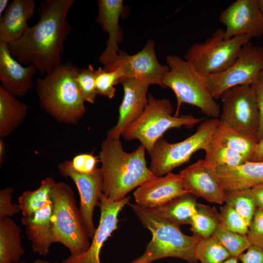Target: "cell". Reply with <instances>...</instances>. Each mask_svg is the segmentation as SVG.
<instances>
[{
	"mask_svg": "<svg viewBox=\"0 0 263 263\" xmlns=\"http://www.w3.org/2000/svg\"><path fill=\"white\" fill-rule=\"evenodd\" d=\"M254 194L257 207L263 210V184L251 188Z\"/></svg>",
	"mask_w": 263,
	"mask_h": 263,
	"instance_id": "b9f144b4",
	"label": "cell"
},
{
	"mask_svg": "<svg viewBox=\"0 0 263 263\" xmlns=\"http://www.w3.org/2000/svg\"><path fill=\"white\" fill-rule=\"evenodd\" d=\"M5 150V146L2 139H0V164L3 163L4 155Z\"/></svg>",
	"mask_w": 263,
	"mask_h": 263,
	"instance_id": "f6af8a7d",
	"label": "cell"
},
{
	"mask_svg": "<svg viewBox=\"0 0 263 263\" xmlns=\"http://www.w3.org/2000/svg\"><path fill=\"white\" fill-rule=\"evenodd\" d=\"M258 3L260 11L263 18V0H258Z\"/></svg>",
	"mask_w": 263,
	"mask_h": 263,
	"instance_id": "c3c4849f",
	"label": "cell"
},
{
	"mask_svg": "<svg viewBox=\"0 0 263 263\" xmlns=\"http://www.w3.org/2000/svg\"><path fill=\"white\" fill-rule=\"evenodd\" d=\"M122 74L119 70L112 71H105L99 67L95 73V87L97 94L113 98L116 92L114 86L119 83Z\"/></svg>",
	"mask_w": 263,
	"mask_h": 263,
	"instance_id": "836d02e7",
	"label": "cell"
},
{
	"mask_svg": "<svg viewBox=\"0 0 263 263\" xmlns=\"http://www.w3.org/2000/svg\"><path fill=\"white\" fill-rule=\"evenodd\" d=\"M219 98L223 104L219 120L257 137L260 114L251 86L232 87L223 93Z\"/></svg>",
	"mask_w": 263,
	"mask_h": 263,
	"instance_id": "8fae6325",
	"label": "cell"
},
{
	"mask_svg": "<svg viewBox=\"0 0 263 263\" xmlns=\"http://www.w3.org/2000/svg\"><path fill=\"white\" fill-rule=\"evenodd\" d=\"M173 106L168 99H156L150 94L144 112L127 126L122 136L127 140H139L149 152L169 129L191 128L202 121L191 115L173 116Z\"/></svg>",
	"mask_w": 263,
	"mask_h": 263,
	"instance_id": "52a82bcc",
	"label": "cell"
},
{
	"mask_svg": "<svg viewBox=\"0 0 263 263\" xmlns=\"http://www.w3.org/2000/svg\"><path fill=\"white\" fill-rule=\"evenodd\" d=\"M180 175L185 189L210 203H225V191L218 178L217 169L204 159L181 170Z\"/></svg>",
	"mask_w": 263,
	"mask_h": 263,
	"instance_id": "2e32d148",
	"label": "cell"
},
{
	"mask_svg": "<svg viewBox=\"0 0 263 263\" xmlns=\"http://www.w3.org/2000/svg\"><path fill=\"white\" fill-rule=\"evenodd\" d=\"M238 258L231 256L222 263H238Z\"/></svg>",
	"mask_w": 263,
	"mask_h": 263,
	"instance_id": "7dc6e473",
	"label": "cell"
},
{
	"mask_svg": "<svg viewBox=\"0 0 263 263\" xmlns=\"http://www.w3.org/2000/svg\"><path fill=\"white\" fill-rule=\"evenodd\" d=\"M213 138L239 152L247 162L252 161L259 142L256 136L242 132L220 120Z\"/></svg>",
	"mask_w": 263,
	"mask_h": 263,
	"instance_id": "cb8c5ba5",
	"label": "cell"
},
{
	"mask_svg": "<svg viewBox=\"0 0 263 263\" xmlns=\"http://www.w3.org/2000/svg\"><path fill=\"white\" fill-rule=\"evenodd\" d=\"M142 225L152 234L144 254L149 263L165 258H175L188 263H198L194 251L202 239L183 233L180 226L165 219L152 209L129 204Z\"/></svg>",
	"mask_w": 263,
	"mask_h": 263,
	"instance_id": "277c9868",
	"label": "cell"
},
{
	"mask_svg": "<svg viewBox=\"0 0 263 263\" xmlns=\"http://www.w3.org/2000/svg\"><path fill=\"white\" fill-rule=\"evenodd\" d=\"M154 47V41L149 40L140 51L134 55L120 50L116 58L103 69L107 71L119 70L122 74L120 83L133 78L149 85L156 84L163 87V79L169 68L159 62Z\"/></svg>",
	"mask_w": 263,
	"mask_h": 263,
	"instance_id": "7c38bea8",
	"label": "cell"
},
{
	"mask_svg": "<svg viewBox=\"0 0 263 263\" xmlns=\"http://www.w3.org/2000/svg\"><path fill=\"white\" fill-rule=\"evenodd\" d=\"M28 106L18 100L0 86V137L10 135L20 125L28 112Z\"/></svg>",
	"mask_w": 263,
	"mask_h": 263,
	"instance_id": "484cf974",
	"label": "cell"
},
{
	"mask_svg": "<svg viewBox=\"0 0 263 263\" xmlns=\"http://www.w3.org/2000/svg\"><path fill=\"white\" fill-rule=\"evenodd\" d=\"M204 150L205 152L204 159L216 169L236 167L247 162L239 152L217 141L213 137Z\"/></svg>",
	"mask_w": 263,
	"mask_h": 263,
	"instance_id": "f1b7e54d",
	"label": "cell"
},
{
	"mask_svg": "<svg viewBox=\"0 0 263 263\" xmlns=\"http://www.w3.org/2000/svg\"><path fill=\"white\" fill-rule=\"evenodd\" d=\"M58 169L61 175L70 178L76 185L80 196L79 211L89 238L94 236L96 228L93 221L94 207L99 205L102 193L103 177L100 168L84 173L75 170L70 161L60 163Z\"/></svg>",
	"mask_w": 263,
	"mask_h": 263,
	"instance_id": "4fadbf2b",
	"label": "cell"
},
{
	"mask_svg": "<svg viewBox=\"0 0 263 263\" xmlns=\"http://www.w3.org/2000/svg\"><path fill=\"white\" fill-rule=\"evenodd\" d=\"M166 59L169 69L162 83L163 87L170 88L175 94L177 107L174 115L179 116L181 105L188 104L199 108L212 118L220 117V106L212 96L205 77L179 56L168 55Z\"/></svg>",
	"mask_w": 263,
	"mask_h": 263,
	"instance_id": "5b68a950",
	"label": "cell"
},
{
	"mask_svg": "<svg viewBox=\"0 0 263 263\" xmlns=\"http://www.w3.org/2000/svg\"><path fill=\"white\" fill-rule=\"evenodd\" d=\"M146 150L140 145L132 152H127L120 139L107 137L102 142L99 158L102 193L108 198L120 201L132 189L155 177L147 167Z\"/></svg>",
	"mask_w": 263,
	"mask_h": 263,
	"instance_id": "7a4b0ae2",
	"label": "cell"
},
{
	"mask_svg": "<svg viewBox=\"0 0 263 263\" xmlns=\"http://www.w3.org/2000/svg\"><path fill=\"white\" fill-rule=\"evenodd\" d=\"M216 169L225 191L252 188L263 184V161L247 162L238 166Z\"/></svg>",
	"mask_w": 263,
	"mask_h": 263,
	"instance_id": "603a6c76",
	"label": "cell"
},
{
	"mask_svg": "<svg viewBox=\"0 0 263 263\" xmlns=\"http://www.w3.org/2000/svg\"><path fill=\"white\" fill-rule=\"evenodd\" d=\"M19 263H26L24 261H20Z\"/></svg>",
	"mask_w": 263,
	"mask_h": 263,
	"instance_id": "f907efd6",
	"label": "cell"
},
{
	"mask_svg": "<svg viewBox=\"0 0 263 263\" xmlns=\"http://www.w3.org/2000/svg\"></svg>",
	"mask_w": 263,
	"mask_h": 263,
	"instance_id": "816d5d0a",
	"label": "cell"
},
{
	"mask_svg": "<svg viewBox=\"0 0 263 263\" xmlns=\"http://www.w3.org/2000/svg\"><path fill=\"white\" fill-rule=\"evenodd\" d=\"M220 225L226 229L246 235L249 225L233 208L225 204L220 207Z\"/></svg>",
	"mask_w": 263,
	"mask_h": 263,
	"instance_id": "d590c367",
	"label": "cell"
},
{
	"mask_svg": "<svg viewBox=\"0 0 263 263\" xmlns=\"http://www.w3.org/2000/svg\"><path fill=\"white\" fill-rule=\"evenodd\" d=\"M129 201V196L118 201H113L102 193L98 205L100 211L99 224L89 248L81 255H70L60 263H101V249L112 233L118 228V215Z\"/></svg>",
	"mask_w": 263,
	"mask_h": 263,
	"instance_id": "5bb4252c",
	"label": "cell"
},
{
	"mask_svg": "<svg viewBox=\"0 0 263 263\" xmlns=\"http://www.w3.org/2000/svg\"><path fill=\"white\" fill-rule=\"evenodd\" d=\"M257 102L260 114V123L257 138L259 141L263 138V70L250 85Z\"/></svg>",
	"mask_w": 263,
	"mask_h": 263,
	"instance_id": "ab89813d",
	"label": "cell"
},
{
	"mask_svg": "<svg viewBox=\"0 0 263 263\" xmlns=\"http://www.w3.org/2000/svg\"><path fill=\"white\" fill-rule=\"evenodd\" d=\"M251 245L263 248V210L257 207L246 234Z\"/></svg>",
	"mask_w": 263,
	"mask_h": 263,
	"instance_id": "8d00e7d4",
	"label": "cell"
},
{
	"mask_svg": "<svg viewBox=\"0 0 263 263\" xmlns=\"http://www.w3.org/2000/svg\"><path fill=\"white\" fill-rule=\"evenodd\" d=\"M21 228L10 217L0 218V263H19L24 254Z\"/></svg>",
	"mask_w": 263,
	"mask_h": 263,
	"instance_id": "d4e9b609",
	"label": "cell"
},
{
	"mask_svg": "<svg viewBox=\"0 0 263 263\" xmlns=\"http://www.w3.org/2000/svg\"><path fill=\"white\" fill-rule=\"evenodd\" d=\"M219 121L218 118H211L203 121L194 133L179 142L171 143L163 138L159 139L149 152L150 169L155 176H162L188 162L194 152L204 150L214 135Z\"/></svg>",
	"mask_w": 263,
	"mask_h": 263,
	"instance_id": "9c48e42d",
	"label": "cell"
},
{
	"mask_svg": "<svg viewBox=\"0 0 263 263\" xmlns=\"http://www.w3.org/2000/svg\"><path fill=\"white\" fill-rule=\"evenodd\" d=\"M225 203L238 212L249 225L257 207L251 188L225 191Z\"/></svg>",
	"mask_w": 263,
	"mask_h": 263,
	"instance_id": "4dcf8cb0",
	"label": "cell"
},
{
	"mask_svg": "<svg viewBox=\"0 0 263 263\" xmlns=\"http://www.w3.org/2000/svg\"><path fill=\"white\" fill-rule=\"evenodd\" d=\"M194 255L200 263H222L231 255L213 236L202 238L196 245Z\"/></svg>",
	"mask_w": 263,
	"mask_h": 263,
	"instance_id": "1f68e13d",
	"label": "cell"
},
{
	"mask_svg": "<svg viewBox=\"0 0 263 263\" xmlns=\"http://www.w3.org/2000/svg\"><path fill=\"white\" fill-rule=\"evenodd\" d=\"M251 39L246 36L226 39L225 30L217 29L206 41L193 43L187 51L185 60L204 77L217 74L235 62L242 47Z\"/></svg>",
	"mask_w": 263,
	"mask_h": 263,
	"instance_id": "ba28073f",
	"label": "cell"
},
{
	"mask_svg": "<svg viewBox=\"0 0 263 263\" xmlns=\"http://www.w3.org/2000/svg\"><path fill=\"white\" fill-rule=\"evenodd\" d=\"M34 0H14L0 18V41L9 44L20 38L29 28L28 20L34 15Z\"/></svg>",
	"mask_w": 263,
	"mask_h": 263,
	"instance_id": "7402d4cb",
	"label": "cell"
},
{
	"mask_svg": "<svg viewBox=\"0 0 263 263\" xmlns=\"http://www.w3.org/2000/svg\"><path fill=\"white\" fill-rule=\"evenodd\" d=\"M79 69L71 63H62L36 81L40 106L59 122L76 124L86 112L76 81Z\"/></svg>",
	"mask_w": 263,
	"mask_h": 263,
	"instance_id": "3957f363",
	"label": "cell"
},
{
	"mask_svg": "<svg viewBox=\"0 0 263 263\" xmlns=\"http://www.w3.org/2000/svg\"><path fill=\"white\" fill-rule=\"evenodd\" d=\"M130 263H149V261L147 256L143 254L140 257L133 260Z\"/></svg>",
	"mask_w": 263,
	"mask_h": 263,
	"instance_id": "bcb514c9",
	"label": "cell"
},
{
	"mask_svg": "<svg viewBox=\"0 0 263 263\" xmlns=\"http://www.w3.org/2000/svg\"><path fill=\"white\" fill-rule=\"evenodd\" d=\"M37 71L34 66L19 62L11 55L8 44L0 41V81L4 89L16 97L25 96L33 88Z\"/></svg>",
	"mask_w": 263,
	"mask_h": 263,
	"instance_id": "d6986e66",
	"label": "cell"
},
{
	"mask_svg": "<svg viewBox=\"0 0 263 263\" xmlns=\"http://www.w3.org/2000/svg\"><path fill=\"white\" fill-rule=\"evenodd\" d=\"M212 236L225 247L231 256L238 259L241 254L251 245L246 235L228 230L221 225Z\"/></svg>",
	"mask_w": 263,
	"mask_h": 263,
	"instance_id": "d6a6232c",
	"label": "cell"
},
{
	"mask_svg": "<svg viewBox=\"0 0 263 263\" xmlns=\"http://www.w3.org/2000/svg\"><path fill=\"white\" fill-rule=\"evenodd\" d=\"M75 0H45L38 8V21L8 44L11 55L22 65H32L43 76L61 64L64 43L71 31L67 20Z\"/></svg>",
	"mask_w": 263,
	"mask_h": 263,
	"instance_id": "6da1fadb",
	"label": "cell"
},
{
	"mask_svg": "<svg viewBox=\"0 0 263 263\" xmlns=\"http://www.w3.org/2000/svg\"><path fill=\"white\" fill-rule=\"evenodd\" d=\"M263 161V138L259 141L254 157L252 162Z\"/></svg>",
	"mask_w": 263,
	"mask_h": 263,
	"instance_id": "7bdbcfd3",
	"label": "cell"
},
{
	"mask_svg": "<svg viewBox=\"0 0 263 263\" xmlns=\"http://www.w3.org/2000/svg\"><path fill=\"white\" fill-rule=\"evenodd\" d=\"M187 193L189 192L185 189L180 175L170 172L144 182L137 187L133 196L137 205L154 209Z\"/></svg>",
	"mask_w": 263,
	"mask_h": 263,
	"instance_id": "e0dca14e",
	"label": "cell"
},
{
	"mask_svg": "<svg viewBox=\"0 0 263 263\" xmlns=\"http://www.w3.org/2000/svg\"><path fill=\"white\" fill-rule=\"evenodd\" d=\"M51 222L55 243L65 246L71 255L77 256L89 248V238L83 225L74 193L63 182L56 183L52 191Z\"/></svg>",
	"mask_w": 263,
	"mask_h": 263,
	"instance_id": "8992f818",
	"label": "cell"
},
{
	"mask_svg": "<svg viewBox=\"0 0 263 263\" xmlns=\"http://www.w3.org/2000/svg\"><path fill=\"white\" fill-rule=\"evenodd\" d=\"M9 1L8 0H0V18L4 14L7 9L9 4Z\"/></svg>",
	"mask_w": 263,
	"mask_h": 263,
	"instance_id": "ee69618b",
	"label": "cell"
},
{
	"mask_svg": "<svg viewBox=\"0 0 263 263\" xmlns=\"http://www.w3.org/2000/svg\"><path fill=\"white\" fill-rule=\"evenodd\" d=\"M220 225V213L216 208L198 203L190 223L193 235L201 238L212 236Z\"/></svg>",
	"mask_w": 263,
	"mask_h": 263,
	"instance_id": "f546056e",
	"label": "cell"
},
{
	"mask_svg": "<svg viewBox=\"0 0 263 263\" xmlns=\"http://www.w3.org/2000/svg\"><path fill=\"white\" fill-rule=\"evenodd\" d=\"M263 70V47L250 41L241 49L235 62L225 71L205 77L206 83L216 99L234 87L251 85Z\"/></svg>",
	"mask_w": 263,
	"mask_h": 263,
	"instance_id": "30bf717a",
	"label": "cell"
},
{
	"mask_svg": "<svg viewBox=\"0 0 263 263\" xmlns=\"http://www.w3.org/2000/svg\"><path fill=\"white\" fill-rule=\"evenodd\" d=\"M238 260L242 263H263V248L251 245Z\"/></svg>",
	"mask_w": 263,
	"mask_h": 263,
	"instance_id": "60d3db41",
	"label": "cell"
},
{
	"mask_svg": "<svg viewBox=\"0 0 263 263\" xmlns=\"http://www.w3.org/2000/svg\"><path fill=\"white\" fill-rule=\"evenodd\" d=\"M97 158L92 153H80L70 161L72 168L76 171L84 173L93 172L96 167Z\"/></svg>",
	"mask_w": 263,
	"mask_h": 263,
	"instance_id": "f35d334b",
	"label": "cell"
},
{
	"mask_svg": "<svg viewBox=\"0 0 263 263\" xmlns=\"http://www.w3.org/2000/svg\"><path fill=\"white\" fill-rule=\"evenodd\" d=\"M97 4L96 22L109 36L106 47L99 57V61L105 66L116 58L120 51L118 45L122 41V33L119 20L124 6L121 0H99Z\"/></svg>",
	"mask_w": 263,
	"mask_h": 263,
	"instance_id": "ffe728a7",
	"label": "cell"
},
{
	"mask_svg": "<svg viewBox=\"0 0 263 263\" xmlns=\"http://www.w3.org/2000/svg\"><path fill=\"white\" fill-rule=\"evenodd\" d=\"M31 263H51V262L40 259H37L33 261Z\"/></svg>",
	"mask_w": 263,
	"mask_h": 263,
	"instance_id": "681fc988",
	"label": "cell"
},
{
	"mask_svg": "<svg viewBox=\"0 0 263 263\" xmlns=\"http://www.w3.org/2000/svg\"><path fill=\"white\" fill-rule=\"evenodd\" d=\"M198 197L190 193L178 196L166 204L152 209L159 215L180 226L190 225L198 203Z\"/></svg>",
	"mask_w": 263,
	"mask_h": 263,
	"instance_id": "4316f807",
	"label": "cell"
},
{
	"mask_svg": "<svg viewBox=\"0 0 263 263\" xmlns=\"http://www.w3.org/2000/svg\"><path fill=\"white\" fill-rule=\"evenodd\" d=\"M52 213V204L50 200L32 216L22 217L21 219L33 251L42 256H46L49 253L51 245L55 243Z\"/></svg>",
	"mask_w": 263,
	"mask_h": 263,
	"instance_id": "44dd1931",
	"label": "cell"
},
{
	"mask_svg": "<svg viewBox=\"0 0 263 263\" xmlns=\"http://www.w3.org/2000/svg\"><path fill=\"white\" fill-rule=\"evenodd\" d=\"M14 190L7 187L0 190V218L11 217L20 211L19 205L12 203V195Z\"/></svg>",
	"mask_w": 263,
	"mask_h": 263,
	"instance_id": "74e56055",
	"label": "cell"
},
{
	"mask_svg": "<svg viewBox=\"0 0 263 263\" xmlns=\"http://www.w3.org/2000/svg\"><path fill=\"white\" fill-rule=\"evenodd\" d=\"M121 83L124 95L119 107L118 120L107 133V137L113 139H120L127 126L142 114L148 103L149 85L133 78L125 79Z\"/></svg>",
	"mask_w": 263,
	"mask_h": 263,
	"instance_id": "ac0fdd59",
	"label": "cell"
},
{
	"mask_svg": "<svg viewBox=\"0 0 263 263\" xmlns=\"http://www.w3.org/2000/svg\"><path fill=\"white\" fill-rule=\"evenodd\" d=\"M56 183L53 178L47 177L41 181L36 189L22 193L18 199L22 217L32 216L51 200L52 189Z\"/></svg>",
	"mask_w": 263,
	"mask_h": 263,
	"instance_id": "83f0119b",
	"label": "cell"
},
{
	"mask_svg": "<svg viewBox=\"0 0 263 263\" xmlns=\"http://www.w3.org/2000/svg\"><path fill=\"white\" fill-rule=\"evenodd\" d=\"M219 20L225 27L226 39L240 36L251 38L263 35V18L258 0H237L221 13Z\"/></svg>",
	"mask_w": 263,
	"mask_h": 263,
	"instance_id": "9a60e30c",
	"label": "cell"
},
{
	"mask_svg": "<svg viewBox=\"0 0 263 263\" xmlns=\"http://www.w3.org/2000/svg\"><path fill=\"white\" fill-rule=\"evenodd\" d=\"M95 73L93 66L89 64L86 68H79L76 81L84 102L94 103L97 95L95 87Z\"/></svg>",
	"mask_w": 263,
	"mask_h": 263,
	"instance_id": "e575fe53",
	"label": "cell"
}]
</instances>
